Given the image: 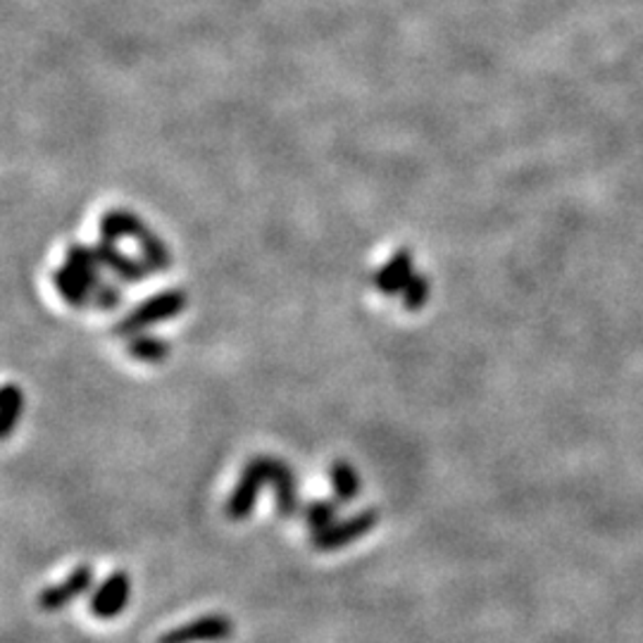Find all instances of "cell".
I'll return each mask as SVG.
<instances>
[{"label":"cell","mask_w":643,"mask_h":643,"mask_svg":"<svg viewBox=\"0 0 643 643\" xmlns=\"http://www.w3.org/2000/svg\"><path fill=\"white\" fill-rule=\"evenodd\" d=\"M186 293L181 289H169L163 293H155L151 298L143 300L134 310H129L124 318L112 326L114 336H126L132 339L136 334L148 332L151 326L175 320L184 312L186 308Z\"/></svg>","instance_id":"obj_1"},{"label":"cell","mask_w":643,"mask_h":643,"mask_svg":"<svg viewBox=\"0 0 643 643\" xmlns=\"http://www.w3.org/2000/svg\"><path fill=\"white\" fill-rule=\"evenodd\" d=\"M379 510L377 508H365L361 512L351 514L343 522H334L332 526H326L324 532L312 534L310 546L318 553H332L339 548H346L351 543L365 539L372 529L379 524Z\"/></svg>","instance_id":"obj_2"},{"label":"cell","mask_w":643,"mask_h":643,"mask_svg":"<svg viewBox=\"0 0 643 643\" xmlns=\"http://www.w3.org/2000/svg\"><path fill=\"white\" fill-rule=\"evenodd\" d=\"M265 484H267L265 457L255 455L246 463V467H243L234 491L229 494V498H226V506H224L226 520H232V522L248 520L255 510V503H257V498H260V491H263Z\"/></svg>","instance_id":"obj_3"},{"label":"cell","mask_w":643,"mask_h":643,"mask_svg":"<svg viewBox=\"0 0 643 643\" xmlns=\"http://www.w3.org/2000/svg\"><path fill=\"white\" fill-rule=\"evenodd\" d=\"M234 636V620L222 612L200 614L169 632L157 636L155 643H222Z\"/></svg>","instance_id":"obj_4"},{"label":"cell","mask_w":643,"mask_h":643,"mask_svg":"<svg viewBox=\"0 0 643 643\" xmlns=\"http://www.w3.org/2000/svg\"><path fill=\"white\" fill-rule=\"evenodd\" d=\"M93 579H96V572L91 565H77L60 584L46 586V589L38 594L36 603L41 610H46V612L63 610L69 603H75L77 598L89 594L91 586H93Z\"/></svg>","instance_id":"obj_5"},{"label":"cell","mask_w":643,"mask_h":643,"mask_svg":"<svg viewBox=\"0 0 643 643\" xmlns=\"http://www.w3.org/2000/svg\"><path fill=\"white\" fill-rule=\"evenodd\" d=\"M129 598H132V579L124 569H118L103 584L96 586L89 598V610L98 620H114L124 612Z\"/></svg>","instance_id":"obj_6"},{"label":"cell","mask_w":643,"mask_h":643,"mask_svg":"<svg viewBox=\"0 0 643 643\" xmlns=\"http://www.w3.org/2000/svg\"><path fill=\"white\" fill-rule=\"evenodd\" d=\"M263 457H265L267 484L271 486V489H275L277 514L284 520H291L300 512L296 472L289 463H284L281 457H277V455H263Z\"/></svg>","instance_id":"obj_7"},{"label":"cell","mask_w":643,"mask_h":643,"mask_svg":"<svg viewBox=\"0 0 643 643\" xmlns=\"http://www.w3.org/2000/svg\"><path fill=\"white\" fill-rule=\"evenodd\" d=\"M96 251L100 255V263H103V267H108L112 275L122 281L134 284V281H143L151 275V267L146 263L134 260V257L124 255L114 241L103 239L96 246Z\"/></svg>","instance_id":"obj_8"},{"label":"cell","mask_w":643,"mask_h":643,"mask_svg":"<svg viewBox=\"0 0 643 643\" xmlns=\"http://www.w3.org/2000/svg\"><path fill=\"white\" fill-rule=\"evenodd\" d=\"M412 255L408 248H400L393 253V257L386 263L377 275H375V286L377 291L384 296H398L406 291V286L412 279Z\"/></svg>","instance_id":"obj_9"},{"label":"cell","mask_w":643,"mask_h":643,"mask_svg":"<svg viewBox=\"0 0 643 643\" xmlns=\"http://www.w3.org/2000/svg\"><path fill=\"white\" fill-rule=\"evenodd\" d=\"M67 267H71L77 271V277L89 286L91 293L98 289L100 284H103V275H100V255L96 251V246H81V243H71L67 248Z\"/></svg>","instance_id":"obj_10"},{"label":"cell","mask_w":643,"mask_h":643,"mask_svg":"<svg viewBox=\"0 0 643 643\" xmlns=\"http://www.w3.org/2000/svg\"><path fill=\"white\" fill-rule=\"evenodd\" d=\"M53 286L69 308L84 310V308L91 306V289L77 277V271L71 267H67V265L57 267L53 271Z\"/></svg>","instance_id":"obj_11"},{"label":"cell","mask_w":643,"mask_h":643,"mask_svg":"<svg viewBox=\"0 0 643 643\" xmlns=\"http://www.w3.org/2000/svg\"><path fill=\"white\" fill-rule=\"evenodd\" d=\"M329 479H332V489L341 506L353 503L363 491L361 475H357V469L348 461H336L329 467Z\"/></svg>","instance_id":"obj_12"},{"label":"cell","mask_w":643,"mask_h":643,"mask_svg":"<svg viewBox=\"0 0 643 643\" xmlns=\"http://www.w3.org/2000/svg\"><path fill=\"white\" fill-rule=\"evenodd\" d=\"M126 353L134 357V361L138 363H146V365H160L165 363L169 353H171V346L163 339V336H155V334H136L129 339L126 343Z\"/></svg>","instance_id":"obj_13"},{"label":"cell","mask_w":643,"mask_h":643,"mask_svg":"<svg viewBox=\"0 0 643 643\" xmlns=\"http://www.w3.org/2000/svg\"><path fill=\"white\" fill-rule=\"evenodd\" d=\"M339 500H312L303 508V520L308 524V529L312 534L324 532L326 526H332L336 522V514H339Z\"/></svg>","instance_id":"obj_14"},{"label":"cell","mask_w":643,"mask_h":643,"mask_svg":"<svg viewBox=\"0 0 643 643\" xmlns=\"http://www.w3.org/2000/svg\"><path fill=\"white\" fill-rule=\"evenodd\" d=\"M24 414V391L18 384H5L3 389V439H10Z\"/></svg>","instance_id":"obj_15"},{"label":"cell","mask_w":643,"mask_h":643,"mask_svg":"<svg viewBox=\"0 0 643 643\" xmlns=\"http://www.w3.org/2000/svg\"><path fill=\"white\" fill-rule=\"evenodd\" d=\"M122 303H124L122 289H120L118 284L108 281V279H103V284H100L98 289L91 293V306L98 308V310H103V312L120 310Z\"/></svg>","instance_id":"obj_16"},{"label":"cell","mask_w":643,"mask_h":643,"mask_svg":"<svg viewBox=\"0 0 643 643\" xmlns=\"http://www.w3.org/2000/svg\"><path fill=\"white\" fill-rule=\"evenodd\" d=\"M429 293H432V286H429V279L424 275H414L410 279V284L406 286V291H403L406 310L408 312H420L426 306Z\"/></svg>","instance_id":"obj_17"}]
</instances>
